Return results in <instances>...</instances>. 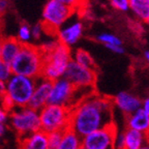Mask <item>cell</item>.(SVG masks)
<instances>
[{"label":"cell","mask_w":149,"mask_h":149,"mask_svg":"<svg viewBox=\"0 0 149 149\" xmlns=\"http://www.w3.org/2000/svg\"><path fill=\"white\" fill-rule=\"evenodd\" d=\"M106 47H107L111 52H113V53H116V54H123L124 53V49L122 46L111 45V46H106Z\"/></svg>","instance_id":"4dcf8cb0"},{"label":"cell","mask_w":149,"mask_h":149,"mask_svg":"<svg viewBox=\"0 0 149 149\" xmlns=\"http://www.w3.org/2000/svg\"><path fill=\"white\" fill-rule=\"evenodd\" d=\"M2 42H3V37L0 33V55H1V47H2Z\"/></svg>","instance_id":"e575fe53"},{"label":"cell","mask_w":149,"mask_h":149,"mask_svg":"<svg viewBox=\"0 0 149 149\" xmlns=\"http://www.w3.org/2000/svg\"><path fill=\"white\" fill-rule=\"evenodd\" d=\"M141 109L146 113L147 115L149 116V97L145 98L144 100L142 102V106H141Z\"/></svg>","instance_id":"1f68e13d"},{"label":"cell","mask_w":149,"mask_h":149,"mask_svg":"<svg viewBox=\"0 0 149 149\" xmlns=\"http://www.w3.org/2000/svg\"><path fill=\"white\" fill-rule=\"evenodd\" d=\"M112 110V100L92 93L70 110L68 128L82 139L94 130L113 123Z\"/></svg>","instance_id":"6da1fadb"},{"label":"cell","mask_w":149,"mask_h":149,"mask_svg":"<svg viewBox=\"0 0 149 149\" xmlns=\"http://www.w3.org/2000/svg\"><path fill=\"white\" fill-rule=\"evenodd\" d=\"M144 57H145V59H146V60L149 62V51H146V52H145Z\"/></svg>","instance_id":"d590c367"},{"label":"cell","mask_w":149,"mask_h":149,"mask_svg":"<svg viewBox=\"0 0 149 149\" xmlns=\"http://www.w3.org/2000/svg\"><path fill=\"white\" fill-rule=\"evenodd\" d=\"M9 8V0H0V17L5 15Z\"/></svg>","instance_id":"f546056e"},{"label":"cell","mask_w":149,"mask_h":149,"mask_svg":"<svg viewBox=\"0 0 149 149\" xmlns=\"http://www.w3.org/2000/svg\"><path fill=\"white\" fill-rule=\"evenodd\" d=\"M12 68L8 63L4 62L2 59L0 58V82L6 83L8 79L12 77Z\"/></svg>","instance_id":"cb8c5ba5"},{"label":"cell","mask_w":149,"mask_h":149,"mask_svg":"<svg viewBox=\"0 0 149 149\" xmlns=\"http://www.w3.org/2000/svg\"><path fill=\"white\" fill-rule=\"evenodd\" d=\"M64 132H52L50 134H47V139H48V149H56L61 143V140L63 137Z\"/></svg>","instance_id":"7402d4cb"},{"label":"cell","mask_w":149,"mask_h":149,"mask_svg":"<svg viewBox=\"0 0 149 149\" xmlns=\"http://www.w3.org/2000/svg\"><path fill=\"white\" fill-rule=\"evenodd\" d=\"M74 10L57 0H48L42 8V25L46 31L56 33L74 14Z\"/></svg>","instance_id":"ba28073f"},{"label":"cell","mask_w":149,"mask_h":149,"mask_svg":"<svg viewBox=\"0 0 149 149\" xmlns=\"http://www.w3.org/2000/svg\"><path fill=\"white\" fill-rule=\"evenodd\" d=\"M70 60L72 53L70 48L58 44L51 51L44 53V65L40 78L51 82L63 78Z\"/></svg>","instance_id":"3957f363"},{"label":"cell","mask_w":149,"mask_h":149,"mask_svg":"<svg viewBox=\"0 0 149 149\" xmlns=\"http://www.w3.org/2000/svg\"><path fill=\"white\" fill-rule=\"evenodd\" d=\"M22 45L19 42L16 37H3L2 47H1V55L0 58L4 62L10 64L12 61L16 58L19 51L21 50Z\"/></svg>","instance_id":"2e32d148"},{"label":"cell","mask_w":149,"mask_h":149,"mask_svg":"<svg viewBox=\"0 0 149 149\" xmlns=\"http://www.w3.org/2000/svg\"><path fill=\"white\" fill-rule=\"evenodd\" d=\"M5 92V83L0 82V96H2Z\"/></svg>","instance_id":"836d02e7"},{"label":"cell","mask_w":149,"mask_h":149,"mask_svg":"<svg viewBox=\"0 0 149 149\" xmlns=\"http://www.w3.org/2000/svg\"><path fill=\"white\" fill-rule=\"evenodd\" d=\"M96 40L104 44L105 46H111V45H117L121 46V40L119 37L111 34V33H100L97 35Z\"/></svg>","instance_id":"603a6c76"},{"label":"cell","mask_w":149,"mask_h":149,"mask_svg":"<svg viewBox=\"0 0 149 149\" xmlns=\"http://www.w3.org/2000/svg\"><path fill=\"white\" fill-rule=\"evenodd\" d=\"M128 5L138 20L146 22L149 17V0H128Z\"/></svg>","instance_id":"ac0fdd59"},{"label":"cell","mask_w":149,"mask_h":149,"mask_svg":"<svg viewBox=\"0 0 149 149\" xmlns=\"http://www.w3.org/2000/svg\"><path fill=\"white\" fill-rule=\"evenodd\" d=\"M16 38L21 45L30 44V40H32L30 26H28L27 24H22L18 29V34H17Z\"/></svg>","instance_id":"44dd1931"},{"label":"cell","mask_w":149,"mask_h":149,"mask_svg":"<svg viewBox=\"0 0 149 149\" xmlns=\"http://www.w3.org/2000/svg\"><path fill=\"white\" fill-rule=\"evenodd\" d=\"M9 119V112L0 108V124H7Z\"/></svg>","instance_id":"f1b7e54d"},{"label":"cell","mask_w":149,"mask_h":149,"mask_svg":"<svg viewBox=\"0 0 149 149\" xmlns=\"http://www.w3.org/2000/svg\"><path fill=\"white\" fill-rule=\"evenodd\" d=\"M30 28H31V35H32V38H34L35 40H40L42 34H44V32L46 31L42 22H38V23L34 24V25Z\"/></svg>","instance_id":"484cf974"},{"label":"cell","mask_w":149,"mask_h":149,"mask_svg":"<svg viewBox=\"0 0 149 149\" xmlns=\"http://www.w3.org/2000/svg\"><path fill=\"white\" fill-rule=\"evenodd\" d=\"M127 128L140 132L143 134L149 133V116L142 109L137 110L132 114L127 115L126 118Z\"/></svg>","instance_id":"9a60e30c"},{"label":"cell","mask_w":149,"mask_h":149,"mask_svg":"<svg viewBox=\"0 0 149 149\" xmlns=\"http://www.w3.org/2000/svg\"><path fill=\"white\" fill-rule=\"evenodd\" d=\"M72 60H74L76 63H78L79 65L83 66V68H90V70H95V62L93 60L92 56L85 50L78 49L74 52V57L72 58Z\"/></svg>","instance_id":"ffe728a7"},{"label":"cell","mask_w":149,"mask_h":149,"mask_svg":"<svg viewBox=\"0 0 149 149\" xmlns=\"http://www.w3.org/2000/svg\"><path fill=\"white\" fill-rule=\"evenodd\" d=\"M9 125L19 137L30 135L40 130L38 111L29 107L15 108L9 112Z\"/></svg>","instance_id":"52a82bcc"},{"label":"cell","mask_w":149,"mask_h":149,"mask_svg":"<svg viewBox=\"0 0 149 149\" xmlns=\"http://www.w3.org/2000/svg\"><path fill=\"white\" fill-rule=\"evenodd\" d=\"M113 149H124V134L123 132H116L113 141Z\"/></svg>","instance_id":"4316f807"},{"label":"cell","mask_w":149,"mask_h":149,"mask_svg":"<svg viewBox=\"0 0 149 149\" xmlns=\"http://www.w3.org/2000/svg\"><path fill=\"white\" fill-rule=\"evenodd\" d=\"M57 1L68 6L72 10H74V12L84 4V0H57Z\"/></svg>","instance_id":"83f0119b"},{"label":"cell","mask_w":149,"mask_h":149,"mask_svg":"<svg viewBox=\"0 0 149 149\" xmlns=\"http://www.w3.org/2000/svg\"><path fill=\"white\" fill-rule=\"evenodd\" d=\"M146 23H147V25L149 26V17H148V19H147V20H146Z\"/></svg>","instance_id":"74e56055"},{"label":"cell","mask_w":149,"mask_h":149,"mask_svg":"<svg viewBox=\"0 0 149 149\" xmlns=\"http://www.w3.org/2000/svg\"><path fill=\"white\" fill-rule=\"evenodd\" d=\"M110 4L112 7L120 12H127L130 10V5H128V0H109Z\"/></svg>","instance_id":"d4e9b609"},{"label":"cell","mask_w":149,"mask_h":149,"mask_svg":"<svg viewBox=\"0 0 149 149\" xmlns=\"http://www.w3.org/2000/svg\"><path fill=\"white\" fill-rule=\"evenodd\" d=\"M19 149H48L47 134L40 130L30 135L19 137Z\"/></svg>","instance_id":"5bb4252c"},{"label":"cell","mask_w":149,"mask_h":149,"mask_svg":"<svg viewBox=\"0 0 149 149\" xmlns=\"http://www.w3.org/2000/svg\"><path fill=\"white\" fill-rule=\"evenodd\" d=\"M83 35V24L79 20H74L72 22H66L56 31V36L59 44L70 47L76 45Z\"/></svg>","instance_id":"8fae6325"},{"label":"cell","mask_w":149,"mask_h":149,"mask_svg":"<svg viewBox=\"0 0 149 149\" xmlns=\"http://www.w3.org/2000/svg\"><path fill=\"white\" fill-rule=\"evenodd\" d=\"M40 130L46 134L52 132H64L70 126V110L68 108L48 104L38 111Z\"/></svg>","instance_id":"8992f818"},{"label":"cell","mask_w":149,"mask_h":149,"mask_svg":"<svg viewBox=\"0 0 149 149\" xmlns=\"http://www.w3.org/2000/svg\"><path fill=\"white\" fill-rule=\"evenodd\" d=\"M82 146L81 138L68 128L64 130L61 143L56 149H80Z\"/></svg>","instance_id":"d6986e66"},{"label":"cell","mask_w":149,"mask_h":149,"mask_svg":"<svg viewBox=\"0 0 149 149\" xmlns=\"http://www.w3.org/2000/svg\"><path fill=\"white\" fill-rule=\"evenodd\" d=\"M6 130H7V124H0V136L1 137L5 135Z\"/></svg>","instance_id":"d6a6232c"},{"label":"cell","mask_w":149,"mask_h":149,"mask_svg":"<svg viewBox=\"0 0 149 149\" xmlns=\"http://www.w3.org/2000/svg\"><path fill=\"white\" fill-rule=\"evenodd\" d=\"M117 127L114 123L94 130L81 139L82 147L86 149H113Z\"/></svg>","instance_id":"30bf717a"},{"label":"cell","mask_w":149,"mask_h":149,"mask_svg":"<svg viewBox=\"0 0 149 149\" xmlns=\"http://www.w3.org/2000/svg\"><path fill=\"white\" fill-rule=\"evenodd\" d=\"M35 85V79L13 74L5 83L4 94L10 100L15 108L27 107L34 91Z\"/></svg>","instance_id":"5b68a950"},{"label":"cell","mask_w":149,"mask_h":149,"mask_svg":"<svg viewBox=\"0 0 149 149\" xmlns=\"http://www.w3.org/2000/svg\"><path fill=\"white\" fill-rule=\"evenodd\" d=\"M112 102H113V106L117 107L125 115L132 114L137 110L141 109V106H142V100L138 96L125 91L117 93L112 100Z\"/></svg>","instance_id":"4fadbf2b"},{"label":"cell","mask_w":149,"mask_h":149,"mask_svg":"<svg viewBox=\"0 0 149 149\" xmlns=\"http://www.w3.org/2000/svg\"><path fill=\"white\" fill-rule=\"evenodd\" d=\"M124 134V149H140L146 144V135L134 130H127Z\"/></svg>","instance_id":"e0dca14e"},{"label":"cell","mask_w":149,"mask_h":149,"mask_svg":"<svg viewBox=\"0 0 149 149\" xmlns=\"http://www.w3.org/2000/svg\"><path fill=\"white\" fill-rule=\"evenodd\" d=\"M63 78L68 80L74 88L93 89L96 82V72L90 68H83L74 60H70Z\"/></svg>","instance_id":"9c48e42d"},{"label":"cell","mask_w":149,"mask_h":149,"mask_svg":"<svg viewBox=\"0 0 149 149\" xmlns=\"http://www.w3.org/2000/svg\"><path fill=\"white\" fill-rule=\"evenodd\" d=\"M9 65L14 74L37 80L42 76L44 53L34 45H22L21 50Z\"/></svg>","instance_id":"7a4b0ae2"},{"label":"cell","mask_w":149,"mask_h":149,"mask_svg":"<svg viewBox=\"0 0 149 149\" xmlns=\"http://www.w3.org/2000/svg\"><path fill=\"white\" fill-rule=\"evenodd\" d=\"M140 149H149V143H146L143 147H141Z\"/></svg>","instance_id":"8d00e7d4"},{"label":"cell","mask_w":149,"mask_h":149,"mask_svg":"<svg viewBox=\"0 0 149 149\" xmlns=\"http://www.w3.org/2000/svg\"><path fill=\"white\" fill-rule=\"evenodd\" d=\"M52 88V82L45 80L42 78L36 80V85H35L34 91L32 93L29 104L27 107L35 110V111H40L45 106L48 105L49 95Z\"/></svg>","instance_id":"7c38bea8"},{"label":"cell","mask_w":149,"mask_h":149,"mask_svg":"<svg viewBox=\"0 0 149 149\" xmlns=\"http://www.w3.org/2000/svg\"><path fill=\"white\" fill-rule=\"evenodd\" d=\"M85 90H93V89L74 88L68 80L61 78V79L52 82V88L48 104L60 106V107L72 110L78 102L90 95V94L84 93Z\"/></svg>","instance_id":"277c9868"},{"label":"cell","mask_w":149,"mask_h":149,"mask_svg":"<svg viewBox=\"0 0 149 149\" xmlns=\"http://www.w3.org/2000/svg\"><path fill=\"white\" fill-rule=\"evenodd\" d=\"M80 149H86V148H84V147H82V146H81V148H80Z\"/></svg>","instance_id":"f35d334b"},{"label":"cell","mask_w":149,"mask_h":149,"mask_svg":"<svg viewBox=\"0 0 149 149\" xmlns=\"http://www.w3.org/2000/svg\"><path fill=\"white\" fill-rule=\"evenodd\" d=\"M0 143H1V136H0Z\"/></svg>","instance_id":"ab89813d"}]
</instances>
